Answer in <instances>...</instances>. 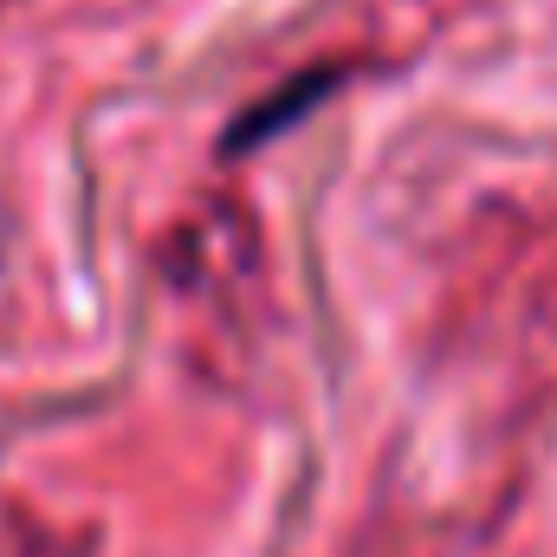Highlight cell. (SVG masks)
Instances as JSON below:
<instances>
[{"label": "cell", "mask_w": 557, "mask_h": 557, "mask_svg": "<svg viewBox=\"0 0 557 557\" xmlns=\"http://www.w3.org/2000/svg\"><path fill=\"white\" fill-rule=\"evenodd\" d=\"M331 78H337V72H311V78H292L285 91H273V104H253V111H247V117L227 131V156H240L247 143H260V137H273V131H285L298 111H311V104H318V91H324Z\"/></svg>", "instance_id": "1"}]
</instances>
